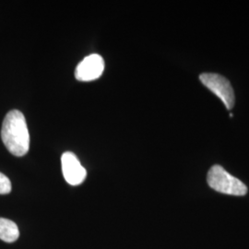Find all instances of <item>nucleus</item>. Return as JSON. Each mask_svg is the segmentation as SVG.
Listing matches in <instances>:
<instances>
[{
  "label": "nucleus",
  "instance_id": "1",
  "mask_svg": "<svg viewBox=\"0 0 249 249\" xmlns=\"http://www.w3.org/2000/svg\"><path fill=\"white\" fill-rule=\"evenodd\" d=\"M1 139L11 154L21 157L28 152L30 134L25 117L20 111L12 110L7 114L2 124Z\"/></svg>",
  "mask_w": 249,
  "mask_h": 249
},
{
  "label": "nucleus",
  "instance_id": "2",
  "mask_svg": "<svg viewBox=\"0 0 249 249\" xmlns=\"http://www.w3.org/2000/svg\"><path fill=\"white\" fill-rule=\"evenodd\" d=\"M207 182L213 190L231 196H245L248 187L238 178L232 177L221 165H213L208 173Z\"/></svg>",
  "mask_w": 249,
  "mask_h": 249
},
{
  "label": "nucleus",
  "instance_id": "3",
  "mask_svg": "<svg viewBox=\"0 0 249 249\" xmlns=\"http://www.w3.org/2000/svg\"><path fill=\"white\" fill-rule=\"evenodd\" d=\"M199 80L206 88L210 89L223 102L227 110H231L234 106L235 97L229 80L216 73L200 74Z\"/></svg>",
  "mask_w": 249,
  "mask_h": 249
},
{
  "label": "nucleus",
  "instance_id": "4",
  "mask_svg": "<svg viewBox=\"0 0 249 249\" xmlns=\"http://www.w3.org/2000/svg\"><path fill=\"white\" fill-rule=\"evenodd\" d=\"M105 71V60L97 53L86 56L77 66L75 77L80 81H91L99 79Z\"/></svg>",
  "mask_w": 249,
  "mask_h": 249
},
{
  "label": "nucleus",
  "instance_id": "5",
  "mask_svg": "<svg viewBox=\"0 0 249 249\" xmlns=\"http://www.w3.org/2000/svg\"><path fill=\"white\" fill-rule=\"evenodd\" d=\"M61 164L63 176L70 185L79 186L86 179L87 171L73 152L67 151L63 153Z\"/></svg>",
  "mask_w": 249,
  "mask_h": 249
},
{
  "label": "nucleus",
  "instance_id": "6",
  "mask_svg": "<svg viewBox=\"0 0 249 249\" xmlns=\"http://www.w3.org/2000/svg\"><path fill=\"white\" fill-rule=\"evenodd\" d=\"M19 236L17 224L5 218H0V239L7 243H13Z\"/></svg>",
  "mask_w": 249,
  "mask_h": 249
},
{
  "label": "nucleus",
  "instance_id": "7",
  "mask_svg": "<svg viewBox=\"0 0 249 249\" xmlns=\"http://www.w3.org/2000/svg\"><path fill=\"white\" fill-rule=\"evenodd\" d=\"M11 192V182L8 177L0 173V195H7Z\"/></svg>",
  "mask_w": 249,
  "mask_h": 249
}]
</instances>
